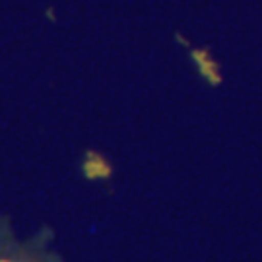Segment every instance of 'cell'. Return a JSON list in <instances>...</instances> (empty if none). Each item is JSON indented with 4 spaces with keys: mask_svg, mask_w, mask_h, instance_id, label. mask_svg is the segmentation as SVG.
<instances>
[{
    "mask_svg": "<svg viewBox=\"0 0 262 262\" xmlns=\"http://www.w3.org/2000/svg\"><path fill=\"white\" fill-rule=\"evenodd\" d=\"M0 262H8V260H0Z\"/></svg>",
    "mask_w": 262,
    "mask_h": 262,
    "instance_id": "1",
    "label": "cell"
}]
</instances>
